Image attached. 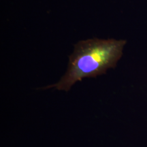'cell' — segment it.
I'll return each mask as SVG.
<instances>
[{"label":"cell","mask_w":147,"mask_h":147,"mask_svg":"<svg viewBox=\"0 0 147 147\" xmlns=\"http://www.w3.org/2000/svg\"><path fill=\"white\" fill-rule=\"evenodd\" d=\"M125 40L91 38L77 42L69 57L65 74L56 83L42 88L69 91L77 82L85 78H96L115 68L123 56Z\"/></svg>","instance_id":"cell-1"}]
</instances>
